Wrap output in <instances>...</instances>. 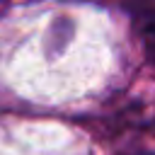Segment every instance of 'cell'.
Segmentation results:
<instances>
[{"label":"cell","instance_id":"6da1fadb","mask_svg":"<svg viewBox=\"0 0 155 155\" xmlns=\"http://www.w3.org/2000/svg\"><path fill=\"white\" fill-rule=\"evenodd\" d=\"M153 48H155V31H153Z\"/></svg>","mask_w":155,"mask_h":155}]
</instances>
